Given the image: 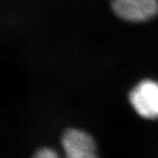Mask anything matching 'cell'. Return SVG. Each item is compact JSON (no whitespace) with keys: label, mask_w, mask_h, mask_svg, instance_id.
<instances>
[{"label":"cell","mask_w":158,"mask_h":158,"mask_svg":"<svg viewBox=\"0 0 158 158\" xmlns=\"http://www.w3.org/2000/svg\"><path fill=\"white\" fill-rule=\"evenodd\" d=\"M31 158H62L53 149L49 147H42L38 149ZM65 158V157H64Z\"/></svg>","instance_id":"277c9868"},{"label":"cell","mask_w":158,"mask_h":158,"mask_svg":"<svg viewBox=\"0 0 158 158\" xmlns=\"http://www.w3.org/2000/svg\"><path fill=\"white\" fill-rule=\"evenodd\" d=\"M130 101L140 116L158 118V83L152 80L140 82L131 92Z\"/></svg>","instance_id":"7a4b0ae2"},{"label":"cell","mask_w":158,"mask_h":158,"mask_svg":"<svg viewBox=\"0 0 158 158\" xmlns=\"http://www.w3.org/2000/svg\"><path fill=\"white\" fill-rule=\"evenodd\" d=\"M61 144L65 158H98L96 145L93 137L87 132L69 129L64 131Z\"/></svg>","instance_id":"3957f363"},{"label":"cell","mask_w":158,"mask_h":158,"mask_svg":"<svg viewBox=\"0 0 158 158\" xmlns=\"http://www.w3.org/2000/svg\"><path fill=\"white\" fill-rule=\"evenodd\" d=\"M116 16L129 22H145L158 14V0H111Z\"/></svg>","instance_id":"6da1fadb"}]
</instances>
